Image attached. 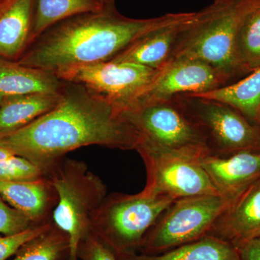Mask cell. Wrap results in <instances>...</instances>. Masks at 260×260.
<instances>
[{
    "instance_id": "cell-1",
    "label": "cell",
    "mask_w": 260,
    "mask_h": 260,
    "mask_svg": "<svg viewBox=\"0 0 260 260\" xmlns=\"http://www.w3.org/2000/svg\"><path fill=\"white\" fill-rule=\"evenodd\" d=\"M61 94L54 109L0 137V145L44 171L70 152L88 145L135 150L138 132L112 106L70 82L64 81Z\"/></svg>"
},
{
    "instance_id": "cell-2",
    "label": "cell",
    "mask_w": 260,
    "mask_h": 260,
    "mask_svg": "<svg viewBox=\"0 0 260 260\" xmlns=\"http://www.w3.org/2000/svg\"><path fill=\"white\" fill-rule=\"evenodd\" d=\"M196 14L169 13L133 19L119 14L114 5H110L96 13L75 15L48 28L17 61L57 75L72 68L112 60L149 32L187 21Z\"/></svg>"
},
{
    "instance_id": "cell-3",
    "label": "cell",
    "mask_w": 260,
    "mask_h": 260,
    "mask_svg": "<svg viewBox=\"0 0 260 260\" xmlns=\"http://www.w3.org/2000/svg\"><path fill=\"white\" fill-rule=\"evenodd\" d=\"M259 7L260 0L214 2L198 12L196 18L183 29L170 60L203 61L229 80L241 74L236 60V39L246 17Z\"/></svg>"
},
{
    "instance_id": "cell-4",
    "label": "cell",
    "mask_w": 260,
    "mask_h": 260,
    "mask_svg": "<svg viewBox=\"0 0 260 260\" xmlns=\"http://www.w3.org/2000/svg\"><path fill=\"white\" fill-rule=\"evenodd\" d=\"M175 201L142 190L107 195L90 221V231L117 259L139 253L145 234Z\"/></svg>"
},
{
    "instance_id": "cell-5",
    "label": "cell",
    "mask_w": 260,
    "mask_h": 260,
    "mask_svg": "<svg viewBox=\"0 0 260 260\" xmlns=\"http://www.w3.org/2000/svg\"><path fill=\"white\" fill-rule=\"evenodd\" d=\"M55 188L58 202L52 221L69 236V260H79L80 241L90 232V218L107 196V188L86 162L63 157L44 170Z\"/></svg>"
},
{
    "instance_id": "cell-6",
    "label": "cell",
    "mask_w": 260,
    "mask_h": 260,
    "mask_svg": "<svg viewBox=\"0 0 260 260\" xmlns=\"http://www.w3.org/2000/svg\"><path fill=\"white\" fill-rule=\"evenodd\" d=\"M231 202L220 194L175 200L145 234L139 253L160 254L208 235Z\"/></svg>"
},
{
    "instance_id": "cell-7",
    "label": "cell",
    "mask_w": 260,
    "mask_h": 260,
    "mask_svg": "<svg viewBox=\"0 0 260 260\" xmlns=\"http://www.w3.org/2000/svg\"><path fill=\"white\" fill-rule=\"evenodd\" d=\"M121 114L139 135L137 147L197 160L210 155L204 136L173 99Z\"/></svg>"
},
{
    "instance_id": "cell-8",
    "label": "cell",
    "mask_w": 260,
    "mask_h": 260,
    "mask_svg": "<svg viewBox=\"0 0 260 260\" xmlns=\"http://www.w3.org/2000/svg\"><path fill=\"white\" fill-rule=\"evenodd\" d=\"M173 100L201 132L210 155L260 150V128L231 106L189 94Z\"/></svg>"
},
{
    "instance_id": "cell-9",
    "label": "cell",
    "mask_w": 260,
    "mask_h": 260,
    "mask_svg": "<svg viewBox=\"0 0 260 260\" xmlns=\"http://www.w3.org/2000/svg\"><path fill=\"white\" fill-rule=\"evenodd\" d=\"M158 70L133 63L109 61L72 68L57 76L83 87L122 114Z\"/></svg>"
},
{
    "instance_id": "cell-10",
    "label": "cell",
    "mask_w": 260,
    "mask_h": 260,
    "mask_svg": "<svg viewBox=\"0 0 260 260\" xmlns=\"http://www.w3.org/2000/svg\"><path fill=\"white\" fill-rule=\"evenodd\" d=\"M147 173L148 194L167 197L174 200L201 195L220 194L200 160L144 147L135 149Z\"/></svg>"
},
{
    "instance_id": "cell-11",
    "label": "cell",
    "mask_w": 260,
    "mask_h": 260,
    "mask_svg": "<svg viewBox=\"0 0 260 260\" xmlns=\"http://www.w3.org/2000/svg\"><path fill=\"white\" fill-rule=\"evenodd\" d=\"M229 80L220 72L203 61L172 59L158 70L124 112L169 102L179 95L210 91L225 85Z\"/></svg>"
},
{
    "instance_id": "cell-12",
    "label": "cell",
    "mask_w": 260,
    "mask_h": 260,
    "mask_svg": "<svg viewBox=\"0 0 260 260\" xmlns=\"http://www.w3.org/2000/svg\"><path fill=\"white\" fill-rule=\"evenodd\" d=\"M208 235L222 239L236 249L260 237V179L229 203Z\"/></svg>"
},
{
    "instance_id": "cell-13",
    "label": "cell",
    "mask_w": 260,
    "mask_h": 260,
    "mask_svg": "<svg viewBox=\"0 0 260 260\" xmlns=\"http://www.w3.org/2000/svg\"><path fill=\"white\" fill-rule=\"evenodd\" d=\"M200 164L219 194L232 201L260 179V150L208 155L200 159Z\"/></svg>"
},
{
    "instance_id": "cell-14",
    "label": "cell",
    "mask_w": 260,
    "mask_h": 260,
    "mask_svg": "<svg viewBox=\"0 0 260 260\" xmlns=\"http://www.w3.org/2000/svg\"><path fill=\"white\" fill-rule=\"evenodd\" d=\"M0 196L34 224L52 220L58 202L55 188L46 176L32 181L0 180Z\"/></svg>"
},
{
    "instance_id": "cell-15",
    "label": "cell",
    "mask_w": 260,
    "mask_h": 260,
    "mask_svg": "<svg viewBox=\"0 0 260 260\" xmlns=\"http://www.w3.org/2000/svg\"><path fill=\"white\" fill-rule=\"evenodd\" d=\"M187 21L167 25L149 32L132 44L112 59L115 62L143 65L153 70H160L170 60L174 46Z\"/></svg>"
},
{
    "instance_id": "cell-16",
    "label": "cell",
    "mask_w": 260,
    "mask_h": 260,
    "mask_svg": "<svg viewBox=\"0 0 260 260\" xmlns=\"http://www.w3.org/2000/svg\"><path fill=\"white\" fill-rule=\"evenodd\" d=\"M35 0H7L0 11V57L15 59L30 43Z\"/></svg>"
},
{
    "instance_id": "cell-17",
    "label": "cell",
    "mask_w": 260,
    "mask_h": 260,
    "mask_svg": "<svg viewBox=\"0 0 260 260\" xmlns=\"http://www.w3.org/2000/svg\"><path fill=\"white\" fill-rule=\"evenodd\" d=\"M64 81L51 72L0 57V93L3 96L60 93Z\"/></svg>"
},
{
    "instance_id": "cell-18",
    "label": "cell",
    "mask_w": 260,
    "mask_h": 260,
    "mask_svg": "<svg viewBox=\"0 0 260 260\" xmlns=\"http://www.w3.org/2000/svg\"><path fill=\"white\" fill-rule=\"evenodd\" d=\"M61 92L3 96L0 104V137L25 127L59 104Z\"/></svg>"
},
{
    "instance_id": "cell-19",
    "label": "cell",
    "mask_w": 260,
    "mask_h": 260,
    "mask_svg": "<svg viewBox=\"0 0 260 260\" xmlns=\"http://www.w3.org/2000/svg\"><path fill=\"white\" fill-rule=\"evenodd\" d=\"M224 103L260 127V68L237 83L210 91L189 94Z\"/></svg>"
},
{
    "instance_id": "cell-20",
    "label": "cell",
    "mask_w": 260,
    "mask_h": 260,
    "mask_svg": "<svg viewBox=\"0 0 260 260\" xmlns=\"http://www.w3.org/2000/svg\"><path fill=\"white\" fill-rule=\"evenodd\" d=\"M118 260H241L238 250L222 239L207 235L158 254L136 253Z\"/></svg>"
},
{
    "instance_id": "cell-21",
    "label": "cell",
    "mask_w": 260,
    "mask_h": 260,
    "mask_svg": "<svg viewBox=\"0 0 260 260\" xmlns=\"http://www.w3.org/2000/svg\"><path fill=\"white\" fill-rule=\"evenodd\" d=\"M34 4L30 43L62 20L75 15L96 13L110 6L99 0H35Z\"/></svg>"
},
{
    "instance_id": "cell-22",
    "label": "cell",
    "mask_w": 260,
    "mask_h": 260,
    "mask_svg": "<svg viewBox=\"0 0 260 260\" xmlns=\"http://www.w3.org/2000/svg\"><path fill=\"white\" fill-rule=\"evenodd\" d=\"M69 236L54 222L45 231L25 243L13 260H69Z\"/></svg>"
},
{
    "instance_id": "cell-23",
    "label": "cell",
    "mask_w": 260,
    "mask_h": 260,
    "mask_svg": "<svg viewBox=\"0 0 260 260\" xmlns=\"http://www.w3.org/2000/svg\"><path fill=\"white\" fill-rule=\"evenodd\" d=\"M235 56L243 74L260 68V7L243 23L236 39Z\"/></svg>"
},
{
    "instance_id": "cell-24",
    "label": "cell",
    "mask_w": 260,
    "mask_h": 260,
    "mask_svg": "<svg viewBox=\"0 0 260 260\" xmlns=\"http://www.w3.org/2000/svg\"><path fill=\"white\" fill-rule=\"evenodd\" d=\"M45 177V172L28 159L13 155L0 161V180L27 181Z\"/></svg>"
},
{
    "instance_id": "cell-25",
    "label": "cell",
    "mask_w": 260,
    "mask_h": 260,
    "mask_svg": "<svg viewBox=\"0 0 260 260\" xmlns=\"http://www.w3.org/2000/svg\"><path fill=\"white\" fill-rule=\"evenodd\" d=\"M37 224L32 223L28 217L8 205L0 196V234L13 236L25 232Z\"/></svg>"
},
{
    "instance_id": "cell-26",
    "label": "cell",
    "mask_w": 260,
    "mask_h": 260,
    "mask_svg": "<svg viewBox=\"0 0 260 260\" xmlns=\"http://www.w3.org/2000/svg\"><path fill=\"white\" fill-rule=\"evenodd\" d=\"M52 220L48 223L32 225L25 232L13 236H0V260H7L15 255L18 249L36 236L49 227Z\"/></svg>"
},
{
    "instance_id": "cell-27",
    "label": "cell",
    "mask_w": 260,
    "mask_h": 260,
    "mask_svg": "<svg viewBox=\"0 0 260 260\" xmlns=\"http://www.w3.org/2000/svg\"><path fill=\"white\" fill-rule=\"evenodd\" d=\"M77 254L80 260H118L115 254L90 231L80 241Z\"/></svg>"
},
{
    "instance_id": "cell-28",
    "label": "cell",
    "mask_w": 260,
    "mask_h": 260,
    "mask_svg": "<svg viewBox=\"0 0 260 260\" xmlns=\"http://www.w3.org/2000/svg\"><path fill=\"white\" fill-rule=\"evenodd\" d=\"M237 249L241 260H260V237L244 243Z\"/></svg>"
},
{
    "instance_id": "cell-29",
    "label": "cell",
    "mask_w": 260,
    "mask_h": 260,
    "mask_svg": "<svg viewBox=\"0 0 260 260\" xmlns=\"http://www.w3.org/2000/svg\"><path fill=\"white\" fill-rule=\"evenodd\" d=\"M15 154L13 152L10 151L8 148L0 145V161L5 159L9 158L10 157L13 156Z\"/></svg>"
},
{
    "instance_id": "cell-30",
    "label": "cell",
    "mask_w": 260,
    "mask_h": 260,
    "mask_svg": "<svg viewBox=\"0 0 260 260\" xmlns=\"http://www.w3.org/2000/svg\"><path fill=\"white\" fill-rule=\"evenodd\" d=\"M99 1L101 2V3L105 5H114V0H99Z\"/></svg>"
},
{
    "instance_id": "cell-31",
    "label": "cell",
    "mask_w": 260,
    "mask_h": 260,
    "mask_svg": "<svg viewBox=\"0 0 260 260\" xmlns=\"http://www.w3.org/2000/svg\"><path fill=\"white\" fill-rule=\"evenodd\" d=\"M6 1L7 0H1V1H0V11H1V10L3 9V8L4 7Z\"/></svg>"
},
{
    "instance_id": "cell-32",
    "label": "cell",
    "mask_w": 260,
    "mask_h": 260,
    "mask_svg": "<svg viewBox=\"0 0 260 260\" xmlns=\"http://www.w3.org/2000/svg\"><path fill=\"white\" fill-rule=\"evenodd\" d=\"M3 95L0 93V104H1L2 101H3Z\"/></svg>"
},
{
    "instance_id": "cell-33",
    "label": "cell",
    "mask_w": 260,
    "mask_h": 260,
    "mask_svg": "<svg viewBox=\"0 0 260 260\" xmlns=\"http://www.w3.org/2000/svg\"><path fill=\"white\" fill-rule=\"evenodd\" d=\"M219 1V0H214V2Z\"/></svg>"
},
{
    "instance_id": "cell-34",
    "label": "cell",
    "mask_w": 260,
    "mask_h": 260,
    "mask_svg": "<svg viewBox=\"0 0 260 260\" xmlns=\"http://www.w3.org/2000/svg\"><path fill=\"white\" fill-rule=\"evenodd\" d=\"M219 1H220V0H219Z\"/></svg>"
},
{
    "instance_id": "cell-35",
    "label": "cell",
    "mask_w": 260,
    "mask_h": 260,
    "mask_svg": "<svg viewBox=\"0 0 260 260\" xmlns=\"http://www.w3.org/2000/svg\"><path fill=\"white\" fill-rule=\"evenodd\" d=\"M0 1H1V0H0Z\"/></svg>"
},
{
    "instance_id": "cell-36",
    "label": "cell",
    "mask_w": 260,
    "mask_h": 260,
    "mask_svg": "<svg viewBox=\"0 0 260 260\" xmlns=\"http://www.w3.org/2000/svg\"><path fill=\"white\" fill-rule=\"evenodd\" d=\"M260 128V127H259Z\"/></svg>"
}]
</instances>
